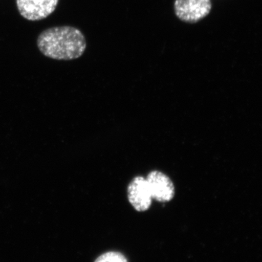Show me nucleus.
Returning a JSON list of instances; mask_svg holds the SVG:
<instances>
[{
  "mask_svg": "<svg viewBox=\"0 0 262 262\" xmlns=\"http://www.w3.org/2000/svg\"><path fill=\"white\" fill-rule=\"evenodd\" d=\"M94 262H128L122 253L110 251L98 256Z\"/></svg>",
  "mask_w": 262,
  "mask_h": 262,
  "instance_id": "6",
  "label": "nucleus"
},
{
  "mask_svg": "<svg viewBox=\"0 0 262 262\" xmlns=\"http://www.w3.org/2000/svg\"><path fill=\"white\" fill-rule=\"evenodd\" d=\"M59 0H16L17 8L23 18L32 21L48 18L56 10Z\"/></svg>",
  "mask_w": 262,
  "mask_h": 262,
  "instance_id": "3",
  "label": "nucleus"
},
{
  "mask_svg": "<svg viewBox=\"0 0 262 262\" xmlns=\"http://www.w3.org/2000/svg\"><path fill=\"white\" fill-rule=\"evenodd\" d=\"M151 196L159 202H168L173 199L175 188L168 176L162 172L154 170L146 179Z\"/></svg>",
  "mask_w": 262,
  "mask_h": 262,
  "instance_id": "4",
  "label": "nucleus"
},
{
  "mask_svg": "<svg viewBox=\"0 0 262 262\" xmlns=\"http://www.w3.org/2000/svg\"><path fill=\"white\" fill-rule=\"evenodd\" d=\"M37 44L44 56L63 61L80 58L87 47L82 32L68 26L46 29L38 37Z\"/></svg>",
  "mask_w": 262,
  "mask_h": 262,
  "instance_id": "1",
  "label": "nucleus"
},
{
  "mask_svg": "<svg viewBox=\"0 0 262 262\" xmlns=\"http://www.w3.org/2000/svg\"><path fill=\"white\" fill-rule=\"evenodd\" d=\"M129 202L137 211H146L150 208L152 201L147 182L144 177L133 179L127 188Z\"/></svg>",
  "mask_w": 262,
  "mask_h": 262,
  "instance_id": "5",
  "label": "nucleus"
},
{
  "mask_svg": "<svg viewBox=\"0 0 262 262\" xmlns=\"http://www.w3.org/2000/svg\"><path fill=\"white\" fill-rule=\"evenodd\" d=\"M211 0H175L176 15L182 21L195 24L211 13Z\"/></svg>",
  "mask_w": 262,
  "mask_h": 262,
  "instance_id": "2",
  "label": "nucleus"
}]
</instances>
